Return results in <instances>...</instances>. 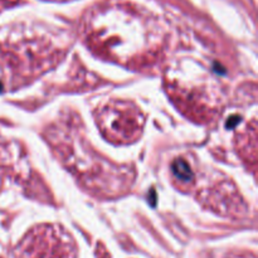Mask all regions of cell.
<instances>
[{
  "label": "cell",
  "instance_id": "cell-1",
  "mask_svg": "<svg viewBox=\"0 0 258 258\" xmlns=\"http://www.w3.org/2000/svg\"><path fill=\"white\" fill-rule=\"evenodd\" d=\"M15 258H77L73 237L58 224L30 229L15 248Z\"/></svg>",
  "mask_w": 258,
  "mask_h": 258
},
{
  "label": "cell",
  "instance_id": "cell-2",
  "mask_svg": "<svg viewBox=\"0 0 258 258\" xmlns=\"http://www.w3.org/2000/svg\"><path fill=\"white\" fill-rule=\"evenodd\" d=\"M97 125L107 140L115 144H131L143 134L145 117L128 101H111L97 112Z\"/></svg>",
  "mask_w": 258,
  "mask_h": 258
},
{
  "label": "cell",
  "instance_id": "cell-3",
  "mask_svg": "<svg viewBox=\"0 0 258 258\" xmlns=\"http://www.w3.org/2000/svg\"><path fill=\"white\" fill-rule=\"evenodd\" d=\"M7 159H8L7 146H5L4 141H3L2 138H0V169L7 164Z\"/></svg>",
  "mask_w": 258,
  "mask_h": 258
}]
</instances>
